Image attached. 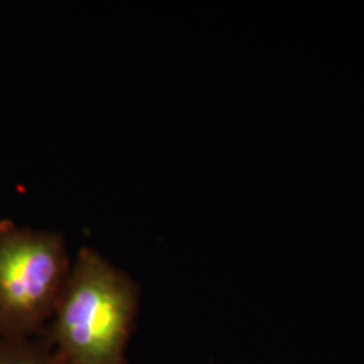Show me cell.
<instances>
[{"instance_id":"1","label":"cell","mask_w":364,"mask_h":364,"mask_svg":"<svg viewBox=\"0 0 364 364\" xmlns=\"http://www.w3.org/2000/svg\"><path fill=\"white\" fill-rule=\"evenodd\" d=\"M136 309L134 281L82 248L54 312V353L64 364H127Z\"/></svg>"},{"instance_id":"2","label":"cell","mask_w":364,"mask_h":364,"mask_svg":"<svg viewBox=\"0 0 364 364\" xmlns=\"http://www.w3.org/2000/svg\"><path fill=\"white\" fill-rule=\"evenodd\" d=\"M63 236L0 221V333L26 338L54 316L69 275Z\"/></svg>"},{"instance_id":"3","label":"cell","mask_w":364,"mask_h":364,"mask_svg":"<svg viewBox=\"0 0 364 364\" xmlns=\"http://www.w3.org/2000/svg\"><path fill=\"white\" fill-rule=\"evenodd\" d=\"M0 364H64L55 353L41 351L25 338L0 340Z\"/></svg>"}]
</instances>
